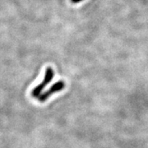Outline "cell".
Listing matches in <instances>:
<instances>
[{"label": "cell", "mask_w": 148, "mask_h": 148, "mask_svg": "<svg viewBox=\"0 0 148 148\" xmlns=\"http://www.w3.org/2000/svg\"><path fill=\"white\" fill-rule=\"evenodd\" d=\"M54 76V72L52 68L49 67L45 69V77H44V80L40 84L37 85L32 90V96L33 97H36L38 98L40 95L42 94L43 90L47 86L53 78Z\"/></svg>", "instance_id": "obj_1"}, {"label": "cell", "mask_w": 148, "mask_h": 148, "mask_svg": "<svg viewBox=\"0 0 148 148\" xmlns=\"http://www.w3.org/2000/svg\"><path fill=\"white\" fill-rule=\"evenodd\" d=\"M64 87H65V83L64 81H58L57 82H55L53 86H51V87L48 90H46L45 92H42V94L38 97V101L40 102L45 101L50 95H52L53 94L58 92L60 90H64Z\"/></svg>", "instance_id": "obj_2"}, {"label": "cell", "mask_w": 148, "mask_h": 148, "mask_svg": "<svg viewBox=\"0 0 148 148\" xmlns=\"http://www.w3.org/2000/svg\"><path fill=\"white\" fill-rule=\"evenodd\" d=\"M82 0H71V2L72 3H80V2H82Z\"/></svg>", "instance_id": "obj_3"}]
</instances>
